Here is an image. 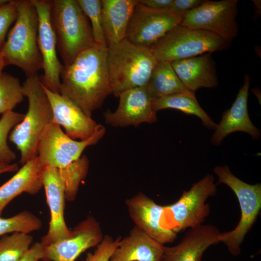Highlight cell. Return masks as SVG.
Instances as JSON below:
<instances>
[{"label": "cell", "mask_w": 261, "mask_h": 261, "mask_svg": "<svg viewBox=\"0 0 261 261\" xmlns=\"http://www.w3.org/2000/svg\"><path fill=\"white\" fill-rule=\"evenodd\" d=\"M165 246L136 226L120 240L111 261H161Z\"/></svg>", "instance_id": "ffe728a7"}, {"label": "cell", "mask_w": 261, "mask_h": 261, "mask_svg": "<svg viewBox=\"0 0 261 261\" xmlns=\"http://www.w3.org/2000/svg\"><path fill=\"white\" fill-rule=\"evenodd\" d=\"M214 181V176L208 174L184 191L176 202L164 206L161 225L177 234L203 224L210 212V205L206 201L217 193Z\"/></svg>", "instance_id": "52a82bcc"}, {"label": "cell", "mask_w": 261, "mask_h": 261, "mask_svg": "<svg viewBox=\"0 0 261 261\" xmlns=\"http://www.w3.org/2000/svg\"><path fill=\"white\" fill-rule=\"evenodd\" d=\"M138 0H102V24L107 46L126 38L129 21Z\"/></svg>", "instance_id": "44dd1931"}, {"label": "cell", "mask_w": 261, "mask_h": 261, "mask_svg": "<svg viewBox=\"0 0 261 261\" xmlns=\"http://www.w3.org/2000/svg\"><path fill=\"white\" fill-rule=\"evenodd\" d=\"M154 110L174 109L186 114L194 115L202 120L208 129L215 130L217 124L202 108L195 96V92L180 93L156 99L153 101Z\"/></svg>", "instance_id": "d4e9b609"}, {"label": "cell", "mask_w": 261, "mask_h": 261, "mask_svg": "<svg viewBox=\"0 0 261 261\" xmlns=\"http://www.w3.org/2000/svg\"><path fill=\"white\" fill-rule=\"evenodd\" d=\"M153 101L183 92H192L181 81L171 62L158 61L145 86Z\"/></svg>", "instance_id": "603a6c76"}, {"label": "cell", "mask_w": 261, "mask_h": 261, "mask_svg": "<svg viewBox=\"0 0 261 261\" xmlns=\"http://www.w3.org/2000/svg\"><path fill=\"white\" fill-rule=\"evenodd\" d=\"M17 18L0 49L6 65L20 69L27 77L43 69L38 45V18L31 0H15Z\"/></svg>", "instance_id": "7a4b0ae2"}, {"label": "cell", "mask_w": 261, "mask_h": 261, "mask_svg": "<svg viewBox=\"0 0 261 261\" xmlns=\"http://www.w3.org/2000/svg\"><path fill=\"white\" fill-rule=\"evenodd\" d=\"M182 19L169 10L150 8L139 1L129 21L126 38L137 45L150 47L180 25Z\"/></svg>", "instance_id": "30bf717a"}, {"label": "cell", "mask_w": 261, "mask_h": 261, "mask_svg": "<svg viewBox=\"0 0 261 261\" xmlns=\"http://www.w3.org/2000/svg\"><path fill=\"white\" fill-rule=\"evenodd\" d=\"M88 165V159L84 156L67 167L58 169L64 185L66 200L73 201L75 200L80 184L87 174Z\"/></svg>", "instance_id": "484cf974"}, {"label": "cell", "mask_w": 261, "mask_h": 261, "mask_svg": "<svg viewBox=\"0 0 261 261\" xmlns=\"http://www.w3.org/2000/svg\"><path fill=\"white\" fill-rule=\"evenodd\" d=\"M203 1V0H173L169 10L183 18L187 12L198 7Z\"/></svg>", "instance_id": "e575fe53"}, {"label": "cell", "mask_w": 261, "mask_h": 261, "mask_svg": "<svg viewBox=\"0 0 261 261\" xmlns=\"http://www.w3.org/2000/svg\"><path fill=\"white\" fill-rule=\"evenodd\" d=\"M250 81L248 75H245L244 84L235 101L231 107L223 113L220 122L217 125L211 139L214 145H219L228 135L235 131L247 133L255 140L259 138L260 131L252 124L248 113L247 99Z\"/></svg>", "instance_id": "ac0fdd59"}, {"label": "cell", "mask_w": 261, "mask_h": 261, "mask_svg": "<svg viewBox=\"0 0 261 261\" xmlns=\"http://www.w3.org/2000/svg\"><path fill=\"white\" fill-rule=\"evenodd\" d=\"M82 11L89 19L96 44L107 47L102 24V0H77Z\"/></svg>", "instance_id": "4dcf8cb0"}, {"label": "cell", "mask_w": 261, "mask_h": 261, "mask_svg": "<svg viewBox=\"0 0 261 261\" xmlns=\"http://www.w3.org/2000/svg\"><path fill=\"white\" fill-rule=\"evenodd\" d=\"M6 66L3 55L0 51V74L2 72L4 67Z\"/></svg>", "instance_id": "f35d334b"}, {"label": "cell", "mask_w": 261, "mask_h": 261, "mask_svg": "<svg viewBox=\"0 0 261 261\" xmlns=\"http://www.w3.org/2000/svg\"><path fill=\"white\" fill-rule=\"evenodd\" d=\"M37 156L23 165L17 173L0 187V217L5 207L15 197L25 192L38 193L43 184Z\"/></svg>", "instance_id": "7402d4cb"}, {"label": "cell", "mask_w": 261, "mask_h": 261, "mask_svg": "<svg viewBox=\"0 0 261 261\" xmlns=\"http://www.w3.org/2000/svg\"><path fill=\"white\" fill-rule=\"evenodd\" d=\"M50 22L64 66L96 44L87 17L77 0H51Z\"/></svg>", "instance_id": "277c9868"}, {"label": "cell", "mask_w": 261, "mask_h": 261, "mask_svg": "<svg viewBox=\"0 0 261 261\" xmlns=\"http://www.w3.org/2000/svg\"><path fill=\"white\" fill-rule=\"evenodd\" d=\"M24 97L19 79L2 72L0 74V114L13 111L22 102Z\"/></svg>", "instance_id": "4316f807"}, {"label": "cell", "mask_w": 261, "mask_h": 261, "mask_svg": "<svg viewBox=\"0 0 261 261\" xmlns=\"http://www.w3.org/2000/svg\"><path fill=\"white\" fill-rule=\"evenodd\" d=\"M237 0H204L187 12L180 25L214 34L231 42L237 35Z\"/></svg>", "instance_id": "9c48e42d"}, {"label": "cell", "mask_w": 261, "mask_h": 261, "mask_svg": "<svg viewBox=\"0 0 261 261\" xmlns=\"http://www.w3.org/2000/svg\"><path fill=\"white\" fill-rule=\"evenodd\" d=\"M25 115L13 111L2 115L0 118V160L6 163L15 159L16 155L9 147L7 139L10 131L23 119Z\"/></svg>", "instance_id": "1f68e13d"}, {"label": "cell", "mask_w": 261, "mask_h": 261, "mask_svg": "<svg viewBox=\"0 0 261 261\" xmlns=\"http://www.w3.org/2000/svg\"><path fill=\"white\" fill-rule=\"evenodd\" d=\"M10 0H0V6L8 3Z\"/></svg>", "instance_id": "ab89813d"}, {"label": "cell", "mask_w": 261, "mask_h": 261, "mask_svg": "<svg viewBox=\"0 0 261 261\" xmlns=\"http://www.w3.org/2000/svg\"><path fill=\"white\" fill-rule=\"evenodd\" d=\"M22 86L28 100V111L22 121L12 129L9 139L20 152V163L23 165L37 156L39 141L53 122V114L38 74L27 77Z\"/></svg>", "instance_id": "3957f363"}, {"label": "cell", "mask_w": 261, "mask_h": 261, "mask_svg": "<svg viewBox=\"0 0 261 261\" xmlns=\"http://www.w3.org/2000/svg\"><path fill=\"white\" fill-rule=\"evenodd\" d=\"M214 173L218 180L217 185L224 184L235 194L239 204L241 216L232 230L222 232L220 242L224 243L233 256L241 253V246L248 232L256 222L261 209V184H247L231 172L227 165L217 166Z\"/></svg>", "instance_id": "8992f818"}, {"label": "cell", "mask_w": 261, "mask_h": 261, "mask_svg": "<svg viewBox=\"0 0 261 261\" xmlns=\"http://www.w3.org/2000/svg\"><path fill=\"white\" fill-rule=\"evenodd\" d=\"M125 203L135 226L163 245L176 239L177 233L161 225L164 206L142 192L127 199Z\"/></svg>", "instance_id": "9a60e30c"}, {"label": "cell", "mask_w": 261, "mask_h": 261, "mask_svg": "<svg viewBox=\"0 0 261 261\" xmlns=\"http://www.w3.org/2000/svg\"><path fill=\"white\" fill-rule=\"evenodd\" d=\"M230 43L209 32L179 25L150 47L158 61L172 62L225 50Z\"/></svg>", "instance_id": "ba28073f"}, {"label": "cell", "mask_w": 261, "mask_h": 261, "mask_svg": "<svg viewBox=\"0 0 261 261\" xmlns=\"http://www.w3.org/2000/svg\"><path fill=\"white\" fill-rule=\"evenodd\" d=\"M43 87L52 109L53 122L62 126L68 136L83 140L93 135L100 124L68 98L50 91L43 85Z\"/></svg>", "instance_id": "2e32d148"}, {"label": "cell", "mask_w": 261, "mask_h": 261, "mask_svg": "<svg viewBox=\"0 0 261 261\" xmlns=\"http://www.w3.org/2000/svg\"><path fill=\"white\" fill-rule=\"evenodd\" d=\"M121 239L120 237L114 239L110 235H104L94 252L87 254L85 261H111L110 259Z\"/></svg>", "instance_id": "d6a6232c"}, {"label": "cell", "mask_w": 261, "mask_h": 261, "mask_svg": "<svg viewBox=\"0 0 261 261\" xmlns=\"http://www.w3.org/2000/svg\"><path fill=\"white\" fill-rule=\"evenodd\" d=\"M211 53L171 62L177 75L189 90L214 88L218 84L215 61Z\"/></svg>", "instance_id": "d6986e66"}, {"label": "cell", "mask_w": 261, "mask_h": 261, "mask_svg": "<svg viewBox=\"0 0 261 261\" xmlns=\"http://www.w3.org/2000/svg\"><path fill=\"white\" fill-rule=\"evenodd\" d=\"M107 47L97 44L79 54L60 73L59 94L91 116L112 93L107 64Z\"/></svg>", "instance_id": "6da1fadb"}, {"label": "cell", "mask_w": 261, "mask_h": 261, "mask_svg": "<svg viewBox=\"0 0 261 261\" xmlns=\"http://www.w3.org/2000/svg\"><path fill=\"white\" fill-rule=\"evenodd\" d=\"M222 232L212 224L189 229L180 242L165 246L161 261H202L205 250L221 241Z\"/></svg>", "instance_id": "e0dca14e"}, {"label": "cell", "mask_w": 261, "mask_h": 261, "mask_svg": "<svg viewBox=\"0 0 261 261\" xmlns=\"http://www.w3.org/2000/svg\"><path fill=\"white\" fill-rule=\"evenodd\" d=\"M40 177L44 187L50 212L47 233L41 239L44 246L69 238L72 233L64 219L65 190L58 169L45 167L41 169Z\"/></svg>", "instance_id": "4fadbf2b"}, {"label": "cell", "mask_w": 261, "mask_h": 261, "mask_svg": "<svg viewBox=\"0 0 261 261\" xmlns=\"http://www.w3.org/2000/svg\"><path fill=\"white\" fill-rule=\"evenodd\" d=\"M142 4L154 9L169 10L173 0H140Z\"/></svg>", "instance_id": "8d00e7d4"}, {"label": "cell", "mask_w": 261, "mask_h": 261, "mask_svg": "<svg viewBox=\"0 0 261 261\" xmlns=\"http://www.w3.org/2000/svg\"><path fill=\"white\" fill-rule=\"evenodd\" d=\"M18 170L17 163H6L0 160V174L7 172H15Z\"/></svg>", "instance_id": "74e56055"}, {"label": "cell", "mask_w": 261, "mask_h": 261, "mask_svg": "<svg viewBox=\"0 0 261 261\" xmlns=\"http://www.w3.org/2000/svg\"><path fill=\"white\" fill-rule=\"evenodd\" d=\"M37 153L40 169L45 167L61 169L74 161L68 155L43 136H41L39 141Z\"/></svg>", "instance_id": "f1b7e54d"}, {"label": "cell", "mask_w": 261, "mask_h": 261, "mask_svg": "<svg viewBox=\"0 0 261 261\" xmlns=\"http://www.w3.org/2000/svg\"><path fill=\"white\" fill-rule=\"evenodd\" d=\"M17 15V10L14 0L0 6V50L5 41L8 30L15 22Z\"/></svg>", "instance_id": "836d02e7"}, {"label": "cell", "mask_w": 261, "mask_h": 261, "mask_svg": "<svg viewBox=\"0 0 261 261\" xmlns=\"http://www.w3.org/2000/svg\"><path fill=\"white\" fill-rule=\"evenodd\" d=\"M105 132V128L100 124L92 136L88 139L75 141L64 133L60 126L52 122L45 129L42 136L68 155L73 160L79 159L82 152L88 146L95 145Z\"/></svg>", "instance_id": "cb8c5ba5"}, {"label": "cell", "mask_w": 261, "mask_h": 261, "mask_svg": "<svg viewBox=\"0 0 261 261\" xmlns=\"http://www.w3.org/2000/svg\"><path fill=\"white\" fill-rule=\"evenodd\" d=\"M33 241L29 234L14 232L0 239V261H18Z\"/></svg>", "instance_id": "83f0119b"}, {"label": "cell", "mask_w": 261, "mask_h": 261, "mask_svg": "<svg viewBox=\"0 0 261 261\" xmlns=\"http://www.w3.org/2000/svg\"><path fill=\"white\" fill-rule=\"evenodd\" d=\"M103 235L99 222L94 217L88 216L72 230L68 238L44 246V261H75L87 249L97 246Z\"/></svg>", "instance_id": "7c38bea8"}, {"label": "cell", "mask_w": 261, "mask_h": 261, "mask_svg": "<svg viewBox=\"0 0 261 261\" xmlns=\"http://www.w3.org/2000/svg\"><path fill=\"white\" fill-rule=\"evenodd\" d=\"M44 257V246L36 242L26 251L18 261H39Z\"/></svg>", "instance_id": "d590c367"}, {"label": "cell", "mask_w": 261, "mask_h": 261, "mask_svg": "<svg viewBox=\"0 0 261 261\" xmlns=\"http://www.w3.org/2000/svg\"><path fill=\"white\" fill-rule=\"evenodd\" d=\"M158 60L150 47L125 38L107 47V64L112 93L145 86Z\"/></svg>", "instance_id": "5b68a950"}, {"label": "cell", "mask_w": 261, "mask_h": 261, "mask_svg": "<svg viewBox=\"0 0 261 261\" xmlns=\"http://www.w3.org/2000/svg\"><path fill=\"white\" fill-rule=\"evenodd\" d=\"M118 97L116 110L114 112L107 110L103 114L106 123L113 127H136L143 123L157 121L156 112L153 108V100L145 86L125 90Z\"/></svg>", "instance_id": "5bb4252c"}, {"label": "cell", "mask_w": 261, "mask_h": 261, "mask_svg": "<svg viewBox=\"0 0 261 261\" xmlns=\"http://www.w3.org/2000/svg\"><path fill=\"white\" fill-rule=\"evenodd\" d=\"M42 225L41 220L28 211H24L9 218L0 217V236L13 232L29 234L41 229Z\"/></svg>", "instance_id": "f546056e"}, {"label": "cell", "mask_w": 261, "mask_h": 261, "mask_svg": "<svg viewBox=\"0 0 261 261\" xmlns=\"http://www.w3.org/2000/svg\"><path fill=\"white\" fill-rule=\"evenodd\" d=\"M38 18V45L43 62V85L59 93L60 73L64 66L57 54V42L50 22L51 0H31Z\"/></svg>", "instance_id": "8fae6325"}]
</instances>
